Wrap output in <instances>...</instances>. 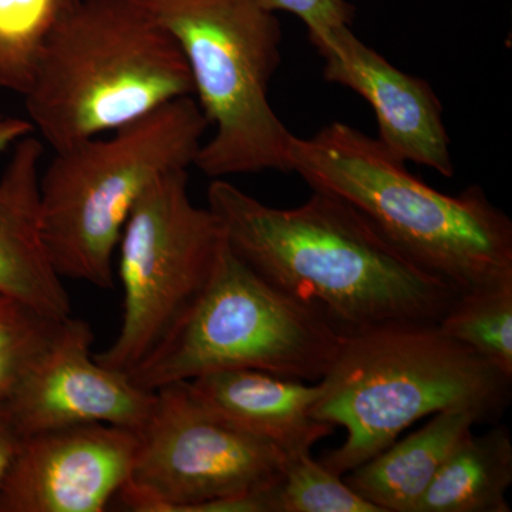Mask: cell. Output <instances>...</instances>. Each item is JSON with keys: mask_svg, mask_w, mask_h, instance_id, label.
I'll list each match as a JSON object with an SVG mask.
<instances>
[{"mask_svg": "<svg viewBox=\"0 0 512 512\" xmlns=\"http://www.w3.org/2000/svg\"><path fill=\"white\" fill-rule=\"evenodd\" d=\"M59 322L0 295V399L8 400Z\"/></svg>", "mask_w": 512, "mask_h": 512, "instance_id": "ffe728a7", "label": "cell"}, {"mask_svg": "<svg viewBox=\"0 0 512 512\" xmlns=\"http://www.w3.org/2000/svg\"><path fill=\"white\" fill-rule=\"evenodd\" d=\"M512 439L507 426L458 441L416 512H510Z\"/></svg>", "mask_w": 512, "mask_h": 512, "instance_id": "2e32d148", "label": "cell"}, {"mask_svg": "<svg viewBox=\"0 0 512 512\" xmlns=\"http://www.w3.org/2000/svg\"><path fill=\"white\" fill-rule=\"evenodd\" d=\"M340 340L322 308L269 284L225 244L200 298L128 376L150 392L225 370L319 382Z\"/></svg>", "mask_w": 512, "mask_h": 512, "instance_id": "52a82bcc", "label": "cell"}, {"mask_svg": "<svg viewBox=\"0 0 512 512\" xmlns=\"http://www.w3.org/2000/svg\"><path fill=\"white\" fill-rule=\"evenodd\" d=\"M477 423L466 410L433 414L420 430L346 473L345 481L382 512H416L444 461Z\"/></svg>", "mask_w": 512, "mask_h": 512, "instance_id": "9a60e30c", "label": "cell"}, {"mask_svg": "<svg viewBox=\"0 0 512 512\" xmlns=\"http://www.w3.org/2000/svg\"><path fill=\"white\" fill-rule=\"evenodd\" d=\"M437 325L512 379V278L458 293Z\"/></svg>", "mask_w": 512, "mask_h": 512, "instance_id": "ac0fdd59", "label": "cell"}, {"mask_svg": "<svg viewBox=\"0 0 512 512\" xmlns=\"http://www.w3.org/2000/svg\"><path fill=\"white\" fill-rule=\"evenodd\" d=\"M210 127L194 96L55 153L40 173L43 237L62 278L110 291L128 217L165 173L194 165Z\"/></svg>", "mask_w": 512, "mask_h": 512, "instance_id": "5b68a950", "label": "cell"}, {"mask_svg": "<svg viewBox=\"0 0 512 512\" xmlns=\"http://www.w3.org/2000/svg\"><path fill=\"white\" fill-rule=\"evenodd\" d=\"M325 60L323 77L348 87L375 110L377 140L399 160L451 178L450 137L439 97L429 83L396 69L353 35L350 26L309 37Z\"/></svg>", "mask_w": 512, "mask_h": 512, "instance_id": "7c38bea8", "label": "cell"}, {"mask_svg": "<svg viewBox=\"0 0 512 512\" xmlns=\"http://www.w3.org/2000/svg\"><path fill=\"white\" fill-rule=\"evenodd\" d=\"M82 0H0V90L25 96L55 30Z\"/></svg>", "mask_w": 512, "mask_h": 512, "instance_id": "e0dca14e", "label": "cell"}, {"mask_svg": "<svg viewBox=\"0 0 512 512\" xmlns=\"http://www.w3.org/2000/svg\"><path fill=\"white\" fill-rule=\"evenodd\" d=\"M222 419L264 440L286 456L311 451L335 427L315 419L322 384L258 372L225 370L187 382Z\"/></svg>", "mask_w": 512, "mask_h": 512, "instance_id": "5bb4252c", "label": "cell"}, {"mask_svg": "<svg viewBox=\"0 0 512 512\" xmlns=\"http://www.w3.org/2000/svg\"><path fill=\"white\" fill-rule=\"evenodd\" d=\"M225 244L214 212L192 202L187 168L157 178L121 234L123 319L97 362L131 375L200 298Z\"/></svg>", "mask_w": 512, "mask_h": 512, "instance_id": "9c48e42d", "label": "cell"}, {"mask_svg": "<svg viewBox=\"0 0 512 512\" xmlns=\"http://www.w3.org/2000/svg\"><path fill=\"white\" fill-rule=\"evenodd\" d=\"M43 154L45 143L29 134L12 147L0 175V295L63 320L72 316V302L43 237Z\"/></svg>", "mask_w": 512, "mask_h": 512, "instance_id": "4fadbf2b", "label": "cell"}, {"mask_svg": "<svg viewBox=\"0 0 512 512\" xmlns=\"http://www.w3.org/2000/svg\"><path fill=\"white\" fill-rule=\"evenodd\" d=\"M175 37L194 96L214 134L194 165L218 180L276 170L289 173L293 134L269 101L281 63V23L259 0H143Z\"/></svg>", "mask_w": 512, "mask_h": 512, "instance_id": "8992f818", "label": "cell"}, {"mask_svg": "<svg viewBox=\"0 0 512 512\" xmlns=\"http://www.w3.org/2000/svg\"><path fill=\"white\" fill-rule=\"evenodd\" d=\"M288 167L312 190L349 202L458 293L512 278V222L478 185L458 195L434 190L377 138L339 121L293 136Z\"/></svg>", "mask_w": 512, "mask_h": 512, "instance_id": "3957f363", "label": "cell"}, {"mask_svg": "<svg viewBox=\"0 0 512 512\" xmlns=\"http://www.w3.org/2000/svg\"><path fill=\"white\" fill-rule=\"evenodd\" d=\"M137 444L136 431L99 423L25 436L0 512H103L130 481Z\"/></svg>", "mask_w": 512, "mask_h": 512, "instance_id": "8fae6325", "label": "cell"}, {"mask_svg": "<svg viewBox=\"0 0 512 512\" xmlns=\"http://www.w3.org/2000/svg\"><path fill=\"white\" fill-rule=\"evenodd\" d=\"M130 481L117 498L137 512H272L285 453L212 412L187 382L156 390L137 431Z\"/></svg>", "mask_w": 512, "mask_h": 512, "instance_id": "ba28073f", "label": "cell"}, {"mask_svg": "<svg viewBox=\"0 0 512 512\" xmlns=\"http://www.w3.org/2000/svg\"><path fill=\"white\" fill-rule=\"evenodd\" d=\"M194 96L175 37L143 0H82L55 30L25 96L55 153Z\"/></svg>", "mask_w": 512, "mask_h": 512, "instance_id": "277c9868", "label": "cell"}, {"mask_svg": "<svg viewBox=\"0 0 512 512\" xmlns=\"http://www.w3.org/2000/svg\"><path fill=\"white\" fill-rule=\"evenodd\" d=\"M32 133L33 127L28 119L0 113V154L12 150L19 140Z\"/></svg>", "mask_w": 512, "mask_h": 512, "instance_id": "603a6c76", "label": "cell"}, {"mask_svg": "<svg viewBox=\"0 0 512 512\" xmlns=\"http://www.w3.org/2000/svg\"><path fill=\"white\" fill-rule=\"evenodd\" d=\"M507 377L437 322H396L342 332L313 416L346 439L320 458L339 476L375 457L416 421L466 410L495 423L511 400Z\"/></svg>", "mask_w": 512, "mask_h": 512, "instance_id": "7a4b0ae2", "label": "cell"}, {"mask_svg": "<svg viewBox=\"0 0 512 512\" xmlns=\"http://www.w3.org/2000/svg\"><path fill=\"white\" fill-rule=\"evenodd\" d=\"M272 512H382L311 451L286 458L284 476L271 493Z\"/></svg>", "mask_w": 512, "mask_h": 512, "instance_id": "d6986e66", "label": "cell"}, {"mask_svg": "<svg viewBox=\"0 0 512 512\" xmlns=\"http://www.w3.org/2000/svg\"><path fill=\"white\" fill-rule=\"evenodd\" d=\"M271 12H288L302 20L309 37L323 35L352 23L355 10L346 0H259Z\"/></svg>", "mask_w": 512, "mask_h": 512, "instance_id": "44dd1931", "label": "cell"}, {"mask_svg": "<svg viewBox=\"0 0 512 512\" xmlns=\"http://www.w3.org/2000/svg\"><path fill=\"white\" fill-rule=\"evenodd\" d=\"M312 191L308 201L284 210L218 178L208 187V208L244 264L322 308L340 332L439 322L456 289L394 247L349 202Z\"/></svg>", "mask_w": 512, "mask_h": 512, "instance_id": "6da1fadb", "label": "cell"}, {"mask_svg": "<svg viewBox=\"0 0 512 512\" xmlns=\"http://www.w3.org/2000/svg\"><path fill=\"white\" fill-rule=\"evenodd\" d=\"M94 333L83 319L60 320L6 400L22 436L77 426L110 424L137 431L146 423L156 392L92 355Z\"/></svg>", "mask_w": 512, "mask_h": 512, "instance_id": "30bf717a", "label": "cell"}, {"mask_svg": "<svg viewBox=\"0 0 512 512\" xmlns=\"http://www.w3.org/2000/svg\"><path fill=\"white\" fill-rule=\"evenodd\" d=\"M20 433L6 400L0 399V487L8 474L10 464L22 443Z\"/></svg>", "mask_w": 512, "mask_h": 512, "instance_id": "7402d4cb", "label": "cell"}]
</instances>
